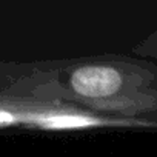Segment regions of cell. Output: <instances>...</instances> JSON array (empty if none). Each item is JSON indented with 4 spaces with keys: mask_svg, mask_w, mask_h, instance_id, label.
Returning <instances> with one entry per match:
<instances>
[{
    "mask_svg": "<svg viewBox=\"0 0 157 157\" xmlns=\"http://www.w3.org/2000/svg\"><path fill=\"white\" fill-rule=\"evenodd\" d=\"M23 68L25 66H17V65H5V63H0V82H3L5 78H8V77H22L23 74H26V72H29V71H26V72H23Z\"/></svg>",
    "mask_w": 157,
    "mask_h": 157,
    "instance_id": "obj_2",
    "label": "cell"
},
{
    "mask_svg": "<svg viewBox=\"0 0 157 157\" xmlns=\"http://www.w3.org/2000/svg\"><path fill=\"white\" fill-rule=\"evenodd\" d=\"M117 125L94 111L56 97L31 91L23 93L16 83L0 91V129L22 128L34 131H82Z\"/></svg>",
    "mask_w": 157,
    "mask_h": 157,
    "instance_id": "obj_1",
    "label": "cell"
}]
</instances>
